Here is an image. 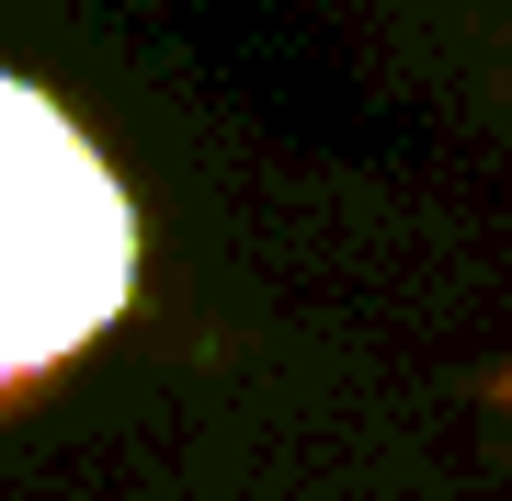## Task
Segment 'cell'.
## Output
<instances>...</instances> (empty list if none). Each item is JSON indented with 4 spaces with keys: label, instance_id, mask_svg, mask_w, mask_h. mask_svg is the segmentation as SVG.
I'll use <instances>...</instances> for the list:
<instances>
[{
    "label": "cell",
    "instance_id": "1",
    "mask_svg": "<svg viewBox=\"0 0 512 501\" xmlns=\"http://www.w3.org/2000/svg\"><path fill=\"white\" fill-rule=\"evenodd\" d=\"M126 285H137L126 183L35 80H0V399L92 353L126 319Z\"/></svg>",
    "mask_w": 512,
    "mask_h": 501
}]
</instances>
